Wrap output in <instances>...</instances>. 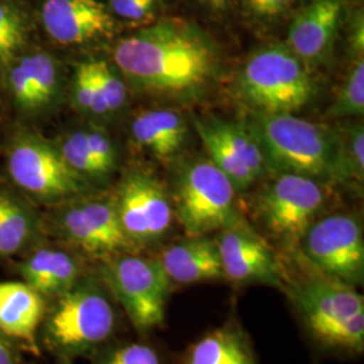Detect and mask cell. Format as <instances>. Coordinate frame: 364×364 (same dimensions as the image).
I'll use <instances>...</instances> for the list:
<instances>
[{
	"instance_id": "1",
	"label": "cell",
	"mask_w": 364,
	"mask_h": 364,
	"mask_svg": "<svg viewBox=\"0 0 364 364\" xmlns=\"http://www.w3.org/2000/svg\"><path fill=\"white\" fill-rule=\"evenodd\" d=\"M117 72L136 91L186 97L208 87L219 69L218 46L193 22L164 16L117 41Z\"/></svg>"
},
{
	"instance_id": "2",
	"label": "cell",
	"mask_w": 364,
	"mask_h": 364,
	"mask_svg": "<svg viewBox=\"0 0 364 364\" xmlns=\"http://www.w3.org/2000/svg\"><path fill=\"white\" fill-rule=\"evenodd\" d=\"M284 266L282 291L313 344L326 353L362 355L364 299L358 287L318 272L299 251Z\"/></svg>"
},
{
	"instance_id": "3",
	"label": "cell",
	"mask_w": 364,
	"mask_h": 364,
	"mask_svg": "<svg viewBox=\"0 0 364 364\" xmlns=\"http://www.w3.org/2000/svg\"><path fill=\"white\" fill-rule=\"evenodd\" d=\"M258 114V112H257ZM269 166L316 181H347L336 131L291 114H258L248 124Z\"/></svg>"
},
{
	"instance_id": "4",
	"label": "cell",
	"mask_w": 364,
	"mask_h": 364,
	"mask_svg": "<svg viewBox=\"0 0 364 364\" xmlns=\"http://www.w3.org/2000/svg\"><path fill=\"white\" fill-rule=\"evenodd\" d=\"M326 203V183L281 173L254 196L251 212L263 237L287 257L299 251L301 239L321 216Z\"/></svg>"
},
{
	"instance_id": "5",
	"label": "cell",
	"mask_w": 364,
	"mask_h": 364,
	"mask_svg": "<svg viewBox=\"0 0 364 364\" xmlns=\"http://www.w3.org/2000/svg\"><path fill=\"white\" fill-rule=\"evenodd\" d=\"M237 88L258 114H291L314 95L309 68L284 43L252 53L240 72Z\"/></svg>"
},
{
	"instance_id": "6",
	"label": "cell",
	"mask_w": 364,
	"mask_h": 364,
	"mask_svg": "<svg viewBox=\"0 0 364 364\" xmlns=\"http://www.w3.org/2000/svg\"><path fill=\"white\" fill-rule=\"evenodd\" d=\"M115 309L105 287L80 279L58 296L45 321V338L65 358L95 351L115 329Z\"/></svg>"
},
{
	"instance_id": "7",
	"label": "cell",
	"mask_w": 364,
	"mask_h": 364,
	"mask_svg": "<svg viewBox=\"0 0 364 364\" xmlns=\"http://www.w3.org/2000/svg\"><path fill=\"white\" fill-rule=\"evenodd\" d=\"M232 182L210 159L180 171L170 196L174 215L186 236H204L240 223Z\"/></svg>"
},
{
	"instance_id": "8",
	"label": "cell",
	"mask_w": 364,
	"mask_h": 364,
	"mask_svg": "<svg viewBox=\"0 0 364 364\" xmlns=\"http://www.w3.org/2000/svg\"><path fill=\"white\" fill-rule=\"evenodd\" d=\"M105 281L138 332L164 326L171 281L158 258L115 255L105 264Z\"/></svg>"
},
{
	"instance_id": "9",
	"label": "cell",
	"mask_w": 364,
	"mask_h": 364,
	"mask_svg": "<svg viewBox=\"0 0 364 364\" xmlns=\"http://www.w3.org/2000/svg\"><path fill=\"white\" fill-rule=\"evenodd\" d=\"M299 252L318 272L351 287L363 285V228L356 216H320L301 239Z\"/></svg>"
},
{
	"instance_id": "10",
	"label": "cell",
	"mask_w": 364,
	"mask_h": 364,
	"mask_svg": "<svg viewBox=\"0 0 364 364\" xmlns=\"http://www.w3.org/2000/svg\"><path fill=\"white\" fill-rule=\"evenodd\" d=\"M114 203L122 228L134 247L153 246L169 234L174 209L170 195L156 177L131 173L122 182Z\"/></svg>"
},
{
	"instance_id": "11",
	"label": "cell",
	"mask_w": 364,
	"mask_h": 364,
	"mask_svg": "<svg viewBox=\"0 0 364 364\" xmlns=\"http://www.w3.org/2000/svg\"><path fill=\"white\" fill-rule=\"evenodd\" d=\"M7 168L19 188L42 198H65L85 188L84 177L66 164L60 150L36 136H22L13 144Z\"/></svg>"
},
{
	"instance_id": "12",
	"label": "cell",
	"mask_w": 364,
	"mask_h": 364,
	"mask_svg": "<svg viewBox=\"0 0 364 364\" xmlns=\"http://www.w3.org/2000/svg\"><path fill=\"white\" fill-rule=\"evenodd\" d=\"M224 279L236 287L263 285L284 289L285 266L281 254L245 223L221 230L216 240Z\"/></svg>"
},
{
	"instance_id": "13",
	"label": "cell",
	"mask_w": 364,
	"mask_h": 364,
	"mask_svg": "<svg viewBox=\"0 0 364 364\" xmlns=\"http://www.w3.org/2000/svg\"><path fill=\"white\" fill-rule=\"evenodd\" d=\"M196 130L209 159L237 191L252 186L269 168L259 142L248 126L220 119H197Z\"/></svg>"
},
{
	"instance_id": "14",
	"label": "cell",
	"mask_w": 364,
	"mask_h": 364,
	"mask_svg": "<svg viewBox=\"0 0 364 364\" xmlns=\"http://www.w3.org/2000/svg\"><path fill=\"white\" fill-rule=\"evenodd\" d=\"M60 227L68 240L92 255H119L135 248L122 228L114 201L87 200L69 205L60 216Z\"/></svg>"
},
{
	"instance_id": "15",
	"label": "cell",
	"mask_w": 364,
	"mask_h": 364,
	"mask_svg": "<svg viewBox=\"0 0 364 364\" xmlns=\"http://www.w3.org/2000/svg\"><path fill=\"white\" fill-rule=\"evenodd\" d=\"M41 21L48 36L65 46L97 42L117 31V19L100 0H45Z\"/></svg>"
},
{
	"instance_id": "16",
	"label": "cell",
	"mask_w": 364,
	"mask_h": 364,
	"mask_svg": "<svg viewBox=\"0 0 364 364\" xmlns=\"http://www.w3.org/2000/svg\"><path fill=\"white\" fill-rule=\"evenodd\" d=\"M344 15V0L306 1L289 21L285 45L308 68L324 64L333 50Z\"/></svg>"
},
{
	"instance_id": "17",
	"label": "cell",
	"mask_w": 364,
	"mask_h": 364,
	"mask_svg": "<svg viewBox=\"0 0 364 364\" xmlns=\"http://www.w3.org/2000/svg\"><path fill=\"white\" fill-rule=\"evenodd\" d=\"M171 284L192 285L224 279L218 242L204 236H186L158 257Z\"/></svg>"
},
{
	"instance_id": "18",
	"label": "cell",
	"mask_w": 364,
	"mask_h": 364,
	"mask_svg": "<svg viewBox=\"0 0 364 364\" xmlns=\"http://www.w3.org/2000/svg\"><path fill=\"white\" fill-rule=\"evenodd\" d=\"M181 364H257L251 338L242 324L228 318L183 353Z\"/></svg>"
},
{
	"instance_id": "19",
	"label": "cell",
	"mask_w": 364,
	"mask_h": 364,
	"mask_svg": "<svg viewBox=\"0 0 364 364\" xmlns=\"http://www.w3.org/2000/svg\"><path fill=\"white\" fill-rule=\"evenodd\" d=\"M23 282L45 297H58L82 278L81 264L69 252L41 248L21 264Z\"/></svg>"
},
{
	"instance_id": "20",
	"label": "cell",
	"mask_w": 364,
	"mask_h": 364,
	"mask_svg": "<svg viewBox=\"0 0 364 364\" xmlns=\"http://www.w3.org/2000/svg\"><path fill=\"white\" fill-rule=\"evenodd\" d=\"M45 316V301L26 282H0V331L36 344V333Z\"/></svg>"
},
{
	"instance_id": "21",
	"label": "cell",
	"mask_w": 364,
	"mask_h": 364,
	"mask_svg": "<svg viewBox=\"0 0 364 364\" xmlns=\"http://www.w3.org/2000/svg\"><path fill=\"white\" fill-rule=\"evenodd\" d=\"M186 134V123L176 109H147L131 122V136L135 144L162 161L181 150Z\"/></svg>"
},
{
	"instance_id": "22",
	"label": "cell",
	"mask_w": 364,
	"mask_h": 364,
	"mask_svg": "<svg viewBox=\"0 0 364 364\" xmlns=\"http://www.w3.org/2000/svg\"><path fill=\"white\" fill-rule=\"evenodd\" d=\"M33 218L16 198L0 191V258L16 254L33 234Z\"/></svg>"
},
{
	"instance_id": "23",
	"label": "cell",
	"mask_w": 364,
	"mask_h": 364,
	"mask_svg": "<svg viewBox=\"0 0 364 364\" xmlns=\"http://www.w3.org/2000/svg\"><path fill=\"white\" fill-rule=\"evenodd\" d=\"M26 38L23 13L11 3L0 0V66L11 65L26 43Z\"/></svg>"
},
{
	"instance_id": "24",
	"label": "cell",
	"mask_w": 364,
	"mask_h": 364,
	"mask_svg": "<svg viewBox=\"0 0 364 364\" xmlns=\"http://www.w3.org/2000/svg\"><path fill=\"white\" fill-rule=\"evenodd\" d=\"M36 85L38 109L53 103L60 91V68L54 57L48 53L36 52L25 54Z\"/></svg>"
},
{
	"instance_id": "25",
	"label": "cell",
	"mask_w": 364,
	"mask_h": 364,
	"mask_svg": "<svg viewBox=\"0 0 364 364\" xmlns=\"http://www.w3.org/2000/svg\"><path fill=\"white\" fill-rule=\"evenodd\" d=\"M364 112V60L355 58L340 87L338 97L329 109L333 117H362Z\"/></svg>"
},
{
	"instance_id": "26",
	"label": "cell",
	"mask_w": 364,
	"mask_h": 364,
	"mask_svg": "<svg viewBox=\"0 0 364 364\" xmlns=\"http://www.w3.org/2000/svg\"><path fill=\"white\" fill-rule=\"evenodd\" d=\"M305 3V0H240L245 15L252 23L262 27L290 21Z\"/></svg>"
},
{
	"instance_id": "27",
	"label": "cell",
	"mask_w": 364,
	"mask_h": 364,
	"mask_svg": "<svg viewBox=\"0 0 364 364\" xmlns=\"http://www.w3.org/2000/svg\"><path fill=\"white\" fill-rule=\"evenodd\" d=\"M73 102L80 111L93 117H107L109 111L99 91L97 82L92 72L91 61L77 66L73 77Z\"/></svg>"
},
{
	"instance_id": "28",
	"label": "cell",
	"mask_w": 364,
	"mask_h": 364,
	"mask_svg": "<svg viewBox=\"0 0 364 364\" xmlns=\"http://www.w3.org/2000/svg\"><path fill=\"white\" fill-rule=\"evenodd\" d=\"M92 72L109 114L123 108L127 100V88L123 77L105 61H91Z\"/></svg>"
},
{
	"instance_id": "29",
	"label": "cell",
	"mask_w": 364,
	"mask_h": 364,
	"mask_svg": "<svg viewBox=\"0 0 364 364\" xmlns=\"http://www.w3.org/2000/svg\"><path fill=\"white\" fill-rule=\"evenodd\" d=\"M341 146L343 162L348 180L363 181L364 177V131L362 123L338 132Z\"/></svg>"
},
{
	"instance_id": "30",
	"label": "cell",
	"mask_w": 364,
	"mask_h": 364,
	"mask_svg": "<svg viewBox=\"0 0 364 364\" xmlns=\"http://www.w3.org/2000/svg\"><path fill=\"white\" fill-rule=\"evenodd\" d=\"M60 153L66 164L82 177H100L99 169L93 161V156L87 141V132L76 131L68 135L60 146Z\"/></svg>"
},
{
	"instance_id": "31",
	"label": "cell",
	"mask_w": 364,
	"mask_h": 364,
	"mask_svg": "<svg viewBox=\"0 0 364 364\" xmlns=\"http://www.w3.org/2000/svg\"><path fill=\"white\" fill-rule=\"evenodd\" d=\"M97 364H164V362L153 346L130 343L108 352Z\"/></svg>"
},
{
	"instance_id": "32",
	"label": "cell",
	"mask_w": 364,
	"mask_h": 364,
	"mask_svg": "<svg viewBox=\"0 0 364 364\" xmlns=\"http://www.w3.org/2000/svg\"><path fill=\"white\" fill-rule=\"evenodd\" d=\"M85 132H87V141H88L93 161L99 169L100 176L107 174L115 166V161H117L114 144L105 131L100 129L85 130Z\"/></svg>"
},
{
	"instance_id": "33",
	"label": "cell",
	"mask_w": 364,
	"mask_h": 364,
	"mask_svg": "<svg viewBox=\"0 0 364 364\" xmlns=\"http://www.w3.org/2000/svg\"><path fill=\"white\" fill-rule=\"evenodd\" d=\"M348 45L355 58H363L364 16L362 9H355L348 16Z\"/></svg>"
},
{
	"instance_id": "34",
	"label": "cell",
	"mask_w": 364,
	"mask_h": 364,
	"mask_svg": "<svg viewBox=\"0 0 364 364\" xmlns=\"http://www.w3.org/2000/svg\"><path fill=\"white\" fill-rule=\"evenodd\" d=\"M210 13H225L234 3V0H196Z\"/></svg>"
},
{
	"instance_id": "35",
	"label": "cell",
	"mask_w": 364,
	"mask_h": 364,
	"mask_svg": "<svg viewBox=\"0 0 364 364\" xmlns=\"http://www.w3.org/2000/svg\"><path fill=\"white\" fill-rule=\"evenodd\" d=\"M0 364H16L10 346L1 336H0Z\"/></svg>"
},
{
	"instance_id": "36",
	"label": "cell",
	"mask_w": 364,
	"mask_h": 364,
	"mask_svg": "<svg viewBox=\"0 0 364 364\" xmlns=\"http://www.w3.org/2000/svg\"><path fill=\"white\" fill-rule=\"evenodd\" d=\"M64 364H69V363H64Z\"/></svg>"
}]
</instances>
